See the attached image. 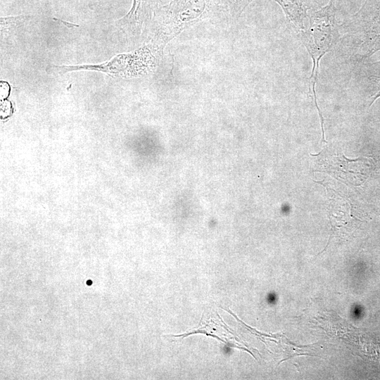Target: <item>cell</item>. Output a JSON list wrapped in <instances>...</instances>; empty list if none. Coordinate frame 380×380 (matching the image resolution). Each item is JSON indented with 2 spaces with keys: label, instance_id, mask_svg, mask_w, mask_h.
Listing matches in <instances>:
<instances>
[{
  "label": "cell",
  "instance_id": "obj_2",
  "mask_svg": "<svg viewBox=\"0 0 380 380\" xmlns=\"http://www.w3.org/2000/svg\"><path fill=\"white\" fill-rule=\"evenodd\" d=\"M335 15V0H330L329 4L323 8L317 11L310 10L308 13V27L298 32L300 40L308 51L312 61V69L310 80L315 106L319 112L322 125H323V118L317 103L315 88L319 61L323 56L336 46L338 41L339 25H337Z\"/></svg>",
  "mask_w": 380,
  "mask_h": 380
},
{
  "label": "cell",
  "instance_id": "obj_5",
  "mask_svg": "<svg viewBox=\"0 0 380 380\" xmlns=\"http://www.w3.org/2000/svg\"><path fill=\"white\" fill-rule=\"evenodd\" d=\"M228 8L232 17L238 18L246 7L253 0H221Z\"/></svg>",
  "mask_w": 380,
  "mask_h": 380
},
{
  "label": "cell",
  "instance_id": "obj_6",
  "mask_svg": "<svg viewBox=\"0 0 380 380\" xmlns=\"http://www.w3.org/2000/svg\"><path fill=\"white\" fill-rule=\"evenodd\" d=\"M92 284V281L91 280H89L87 281V285H91Z\"/></svg>",
  "mask_w": 380,
  "mask_h": 380
},
{
  "label": "cell",
  "instance_id": "obj_1",
  "mask_svg": "<svg viewBox=\"0 0 380 380\" xmlns=\"http://www.w3.org/2000/svg\"><path fill=\"white\" fill-rule=\"evenodd\" d=\"M336 45L348 59L360 62L380 50V0H366L350 20L339 25Z\"/></svg>",
  "mask_w": 380,
  "mask_h": 380
},
{
  "label": "cell",
  "instance_id": "obj_3",
  "mask_svg": "<svg viewBox=\"0 0 380 380\" xmlns=\"http://www.w3.org/2000/svg\"><path fill=\"white\" fill-rule=\"evenodd\" d=\"M283 8L287 18L293 27L300 32L305 29L304 20L308 18V10H312L315 4L319 5L316 0H274Z\"/></svg>",
  "mask_w": 380,
  "mask_h": 380
},
{
  "label": "cell",
  "instance_id": "obj_4",
  "mask_svg": "<svg viewBox=\"0 0 380 380\" xmlns=\"http://www.w3.org/2000/svg\"><path fill=\"white\" fill-rule=\"evenodd\" d=\"M362 81L363 85L368 89L370 94L369 98L372 100L369 106L380 97V61L366 64L362 68Z\"/></svg>",
  "mask_w": 380,
  "mask_h": 380
}]
</instances>
